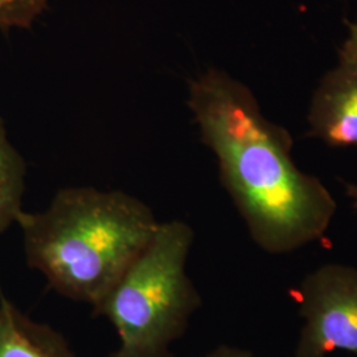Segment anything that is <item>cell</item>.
<instances>
[{
    "instance_id": "6",
    "label": "cell",
    "mask_w": 357,
    "mask_h": 357,
    "mask_svg": "<svg viewBox=\"0 0 357 357\" xmlns=\"http://www.w3.org/2000/svg\"><path fill=\"white\" fill-rule=\"evenodd\" d=\"M0 357H77L61 333L28 318L0 293Z\"/></svg>"
},
{
    "instance_id": "4",
    "label": "cell",
    "mask_w": 357,
    "mask_h": 357,
    "mask_svg": "<svg viewBox=\"0 0 357 357\" xmlns=\"http://www.w3.org/2000/svg\"><path fill=\"white\" fill-rule=\"evenodd\" d=\"M305 320L295 357L357 355V268L327 264L310 273L296 290Z\"/></svg>"
},
{
    "instance_id": "5",
    "label": "cell",
    "mask_w": 357,
    "mask_h": 357,
    "mask_svg": "<svg viewBox=\"0 0 357 357\" xmlns=\"http://www.w3.org/2000/svg\"><path fill=\"white\" fill-rule=\"evenodd\" d=\"M310 134L330 146H357V65L340 63L321 79L308 114Z\"/></svg>"
},
{
    "instance_id": "7",
    "label": "cell",
    "mask_w": 357,
    "mask_h": 357,
    "mask_svg": "<svg viewBox=\"0 0 357 357\" xmlns=\"http://www.w3.org/2000/svg\"><path fill=\"white\" fill-rule=\"evenodd\" d=\"M26 163L8 138L0 118V234L16 222L23 211Z\"/></svg>"
},
{
    "instance_id": "8",
    "label": "cell",
    "mask_w": 357,
    "mask_h": 357,
    "mask_svg": "<svg viewBox=\"0 0 357 357\" xmlns=\"http://www.w3.org/2000/svg\"><path fill=\"white\" fill-rule=\"evenodd\" d=\"M50 0H0V29L29 28Z\"/></svg>"
},
{
    "instance_id": "3",
    "label": "cell",
    "mask_w": 357,
    "mask_h": 357,
    "mask_svg": "<svg viewBox=\"0 0 357 357\" xmlns=\"http://www.w3.org/2000/svg\"><path fill=\"white\" fill-rule=\"evenodd\" d=\"M192 243L188 224L159 222L150 243L93 306L118 333L112 357H174L169 347L202 306L185 270Z\"/></svg>"
},
{
    "instance_id": "11",
    "label": "cell",
    "mask_w": 357,
    "mask_h": 357,
    "mask_svg": "<svg viewBox=\"0 0 357 357\" xmlns=\"http://www.w3.org/2000/svg\"><path fill=\"white\" fill-rule=\"evenodd\" d=\"M345 192H347V196L352 200L354 208L357 209V184H347Z\"/></svg>"
},
{
    "instance_id": "2",
    "label": "cell",
    "mask_w": 357,
    "mask_h": 357,
    "mask_svg": "<svg viewBox=\"0 0 357 357\" xmlns=\"http://www.w3.org/2000/svg\"><path fill=\"white\" fill-rule=\"evenodd\" d=\"M26 264L52 289L94 306L150 243L159 227L153 211L122 191L72 187L45 211H22Z\"/></svg>"
},
{
    "instance_id": "10",
    "label": "cell",
    "mask_w": 357,
    "mask_h": 357,
    "mask_svg": "<svg viewBox=\"0 0 357 357\" xmlns=\"http://www.w3.org/2000/svg\"><path fill=\"white\" fill-rule=\"evenodd\" d=\"M205 357H253V354L237 347L220 345Z\"/></svg>"
},
{
    "instance_id": "1",
    "label": "cell",
    "mask_w": 357,
    "mask_h": 357,
    "mask_svg": "<svg viewBox=\"0 0 357 357\" xmlns=\"http://www.w3.org/2000/svg\"><path fill=\"white\" fill-rule=\"evenodd\" d=\"M188 106L259 248L283 255L324 236L337 204L319 178L295 166L291 135L264 116L252 90L211 69L192 82Z\"/></svg>"
},
{
    "instance_id": "9",
    "label": "cell",
    "mask_w": 357,
    "mask_h": 357,
    "mask_svg": "<svg viewBox=\"0 0 357 357\" xmlns=\"http://www.w3.org/2000/svg\"><path fill=\"white\" fill-rule=\"evenodd\" d=\"M339 61L357 65V23H349V35L339 51Z\"/></svg>"
}]
</instances>
